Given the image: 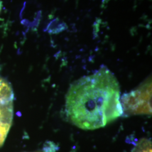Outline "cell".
Segmentation results:
<instances>
[{"label":"cell","mask_w":152,"mask_h":152,"mask_svg":"<svg viewBox=\"0 0 152 152\" xmlns=\"http://www.w3.org/2000/svg\"><path fill=\"white\" fill-rule=\"evenodd\" d=\"M14 99L10 83L0 76V147L5 141L12 123Z\"/></svg>","instance_id":"obj_3"},{"label":"cell","mask_w":152,"mask_h":152,"mask_svg":"<svg viewBox=\"0 0 152 152\" xmlns=\"http://www.w3.org/2000/svg\"><path fill=\"white\" fill-rule=\"evenodd\" d=\"M56 146L53 142L48 141L45 144L42 150L32 152H55Z\"/></svg>","instance_id":"obj_5"},{"label":"cell","mask_w":152,"mask_h":152,"mask_svg":"<svg viewBox=\"0 0 152 152\" xmlns=\"http://www.w3.org/2000/svg\"><path fill=\"white\" fill-rule=\"evenodd\" d=\"M152 78L145 81L120 98L125 116L152 114Z\"/></svg>","instance_id":"obj_2"},{"label":"cell","mask_w":152,"mask_h":152,"mask_svg":"<svg viewBox=\"0 0 152 152\" xmlns=\"http://www.w3.org/2000/svg\"><path fill=\"white\" fill-rule=\"evenodd\" d=\"M132 152H152V141L147 138H142L137 142Z\"/></svg>","instance_id":"obj_4"},{"label":"cell","mask_w":152,"mask_h":152,"mask_svg":"<svg viewBox=\"0 0 152 152\" xmlns=\"http://www.w3.org/2000/svg\"><path fill=\"white\" fill-rule=\"evenodd\" d=\"M2 2H1V1L0 0V12L2 10Z\"/></svg>","instance_id":"obj_6"},{"label":"cell","mask_w":152,"mask_h":152,"mask_svg":"<svg viewBox=\"0 0 152 152\" xmlns=\"http://www.w3.org/2000/svg\"><path fill=\"white\" fill-rule=\"evenodd\" d=\"M120 85L114 74L102 66L92 75L73 83L65 96V113L77 127L94 130L123 115Z\"/></svg>","instance_id":"obj_1"}]
</instances>
